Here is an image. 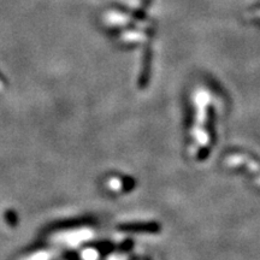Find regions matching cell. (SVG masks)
Wrapping results in <instances>:
<instances>
[]
</instances>
